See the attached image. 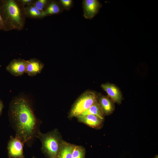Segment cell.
Masks as SVG:
<instances>
[{"label":"cell","mask_w":158,"mask_h":158,"mask_svg":"<svg viewBox=\"0 0 158 158\" xmlns=\"http://www.w3.org/2000/svg\"><path fill=\"white\" fill-rule=\"evenodd\" d=\"M74 145L63 140L56 158H72Z\"/></svg>","instance_id":"7c38bea8"},{"label":"cell","mask_w":158,"mask_h":158,"mask_svg":"<svg viewBox=\"0 0 158 158\" xmlns=\"http://www.w3.org/2000/svg\"><path fill=\"white\" fill-rule=\"evenodd\" d=\"M90 114L96 116L104 119V115L98 101L92 105L80 115Z\"/></svg>","instance_id":"9a60e30c"},{"label":"cell","mask_w":158,"mask_h":158,"mask_svg":"<svg viewBox=\"0 0 158 158\" xmlns=\"http://www.w3.org/2000/svg\"><path fill=\"white\" fill-rule=\"evenodd\" d=\"M75 117L79 122L95 128L100 127L103 120L96 116L90 114L80 115Z\"/></svg>","instance_id":"ba28073f"},{"label":"cell","mask_w":158,"mask_h":158,"mask_svg":"<svg viewBox=\"0 0 158 158\" xmlns=\"http://www.w3.org/2000/svg\"><path fill=\"white\" fill-rule=\"evenodd\" d=\"M101 87L114 102L118 103L121 102L122 99V94L116 86L107 83L102 84Z\"/></svg>","instance_id":"30bf717a"},{"label":"cell","mask_w":158,"mask_h":158,"mask_svg":"<svg viewBox=\"0 0 158 158\" xmlns=\"http://www.w3.org/2000/svg\"><path fill=\"white\" fill-rule=\"evenodd\" d=\"M24 10L26 17L35 19L43 18L42 12L39 10L33 3L25 6Z\"/></svg>","instance_id":"5bb4252c"},{"label":"cell","mask_w":158,"mask_h":158,"mask_svg":"<svg viewBox=\"0 0 158 158\" xmlns=\"http://www.w3.org/2000/svg\"><path fill=\"white\" fill-rule=\"evenodd\" d=\"M24 143L16 136H10L7 149L9 158H24L23 152Z\"/></svg>","instance_id":"5b68a950"},{"label":"cell","mask_w":158,"mask_h":158,"mask_svg":"<svg viewBox=\"0 0 158 158\" xmlns=\"http://www.w3.org/2000/svg\"><path fill=\"white\" fill-rule=\"evenodd\" d=\"M32 158H37L35 157H32Z\"/></svg>","instance_id":"603a6c76"},{"label":"cell","mask_w":158,"mask_h":158,"mask_svg":"<svg viewBox=\"0 0 158 158\" xmlns=\"http://www.w3.org/2000/svg\"><path fill=\"white\" fill-rule=\"evenodd\" d=\"M24 8L19 0H0V13L6 31L23 29L26 18Z\"/></svg>","instance_id":"7a4b0ae2"},{"label":"cell","mask_w":158,"mask_h":158,"mask_svg":"<svg viewBox=\"0 0 158 158\" xmlns=\"http://www.w3.org/2000/svg\"><path fill=\"white\" fill-rule=\"evenodd\" d=\"M4 107V105L2 101L0 99V116H1Z\"/></svg>","instance_id":"44dd1931"},{"label":"cell","mask_w":158,"mask_h":158,"mask_svg":"<svg viewBox=\"0 0 158 158\" xmlns=\"http://www.w3.org/2000/svg\"><path fill=\"white\" fill-rule=\"evenodd\" d=\"M62 8L61 5L56 1H50L44 11L42 12L43 17L60 13Z\"/></svg>","instance_id":"4fadbf2b"},{"label":"cell","mask_w":158,"mask_h":158,"mask_svg":"<svg viewBox=\"0 0 158 158\" xmlns=\"http://www.w3.org/2000/svg\"><path fill=\"white\" fill-rule=\"evenodd\" d=\"M84 17L92 19L98 13L102 4L97 0H84L82 3Z\"/></svg>","instance_id":"8992f818"},{"label":"cell","mask_w":158,"mask_h":158,"mask_svg":"<svg viewBox=\"0 0 158 158\" xmlns=\"http://www.w3.org/2000/svg\"><path fill=\"white\" fill-rule=\"evenodd\" d=\"M85 150L84 147L75 145L72 158H85Z\"/></svg>","instance_id":"2e32d148"},{"label":"cell","mask_w":158,"mask_h":158,"mask_svg":"<svg viewBox=\"0 0 158 158\" xmlns=\"http://www.w3.org/2000/svg\"><path fill=\"white\" fill-rule=\"evenodd\" d=\"M98 102L104 116L112 113L114 109V106L111 101L108 97L102 95H99Z\"/></svg>","instance_id":"8fae6325"},{"label":"cell","mask_w":158,"mask_h":158,"mask_svg":"<svg viewBox=\"0 0 158 158\" xmlns=\"http://www.w3.org/2000/svg\"><path fill=\"white\" fill-rule=\"evenodd\" d=\"M154 158H158V156L157 155Z\"/></svg>","instance_id":"7402d4cb"},{"label":"cell","mask_w":158,"mask_h":158,"mask_svg":"<svg viewBox=\"0 0 158 158\" xmlns=\"http://www.w3.org/2000/svg\"><path fill=\"white\" fill-rule=\"evenodd\" d=\"M8 116L15 136L31 147L42 123L35 114L31 102L24 97L15 98L10 103Z\"/></svg>","instance_id":"6da1fadb"},{"label":"cell","mask_w":158,"mask_h":158,"mask_svg":"<svg viewBox=\"0 0 158 158\" xmlns=\"http://www.w3.org/2000/svg\"><path fill=\"white\" fill-rule=\"evenodd\" d=\"M59 2L61 5L67 10L72 7L73 4V1L71 0H60Z\"/></svg>","instance_id":"ac0fdd59"},{"label":"cell","mask_w":158,"mask_h":158,"mask_svg":"<svg viewBox=\"0 0 158 158\" xmlns=\"http://www.w3.org/2000/svg\"><path fill=\"white\" fill-rule=\"evenodd\" d=\"M44 67V64L39 60L31 59L26 60L25 73L30 76H34L40 73Z\"/></svg>","instance_id":"9c48e42d"},{"label":"cell","mask_w":158,"mask_h":158,"mask_svg":"<svg viewBox=\"0 0 158 158\" xmlns=\"http://www.w3.org/2000/svg\"><path fill=\"white\" fill-rule=\"evenodd\" d=\"M36 138L41 143V150L47 158H56L63 140L61 135L57 129L45 133L40 131Z\"/></svg>","instance_id":"3957f363"},{"label":"cell","mask_w":158,"mask_h":158,"mask_svg":"<svg viewBox=\"0 0 158 158\" xmlns=\"http://www.w3.org/2000/svg\"><path fill=\"white\" fill-rule=\"evenodd\" d=\"M98 101V95L94 92L87 90L82 93L75 101L68 117L71 119L80 115L92 105Z\"/></svg>","instance_id":"277c9868"},{"label":"cell","mask_w":158,"mask_h":158,"mask_svg":"<svg viewBox=\"0 0 158 158\" xmlns=\"http://www.w3.org/2000/svg\"><path fill=\"white\" fill-rule=\"evenodd\" d=\"M26 60L19 59L12 60L6 67V70L12 75L18 76L25 73Z\"/></svg>","instance_id":"52a82bcc"},{"label":"cell","mask_w":158,"mask_h":158,"mask_svg":"<svg viewBox=\"0 0 158 158\" xmlns=\"http://www.w3.org/2000/svg\"><path fill=\"white\" fill-rule=\"evenodd\" d=\"M0 30L6 31L4 24L0 13Z\"/></svg>","instance_id":"ffe728a7"},{"label":"cell","mask_w":158,"mask_h":158,"mask_svg":"<svg viewBox=\"0 0 158 158\" xmlns=\"http://www.w3.org/2000/svg\"><path fill=\"white\" fill-rule=\"evenodd\" d=\"M22 6L24 7L25 6L33 3L35 0H19Z\"/></svg>","instance_id":"d6986e66"},{"label":"cell","mask_w":158,"mask_h":158,"mask_svg":"<svg viewBox=\"0 0 158 158\" xmlns=\"http://www.w3.org/2000/svg\"><path fill=\"white\" fill-rule=\"evenodd\" d=\"M50 1L48 0H35L33 4L39 10L43 12Z\"/></svg>","instance_id":"e0dca14e"}]
</instances>
